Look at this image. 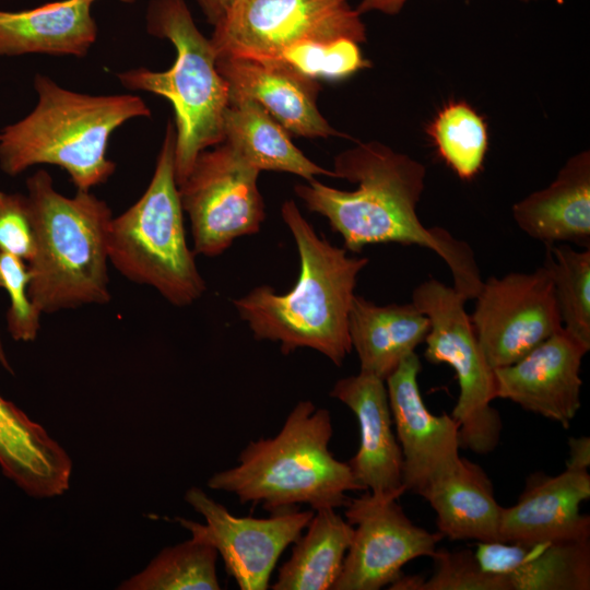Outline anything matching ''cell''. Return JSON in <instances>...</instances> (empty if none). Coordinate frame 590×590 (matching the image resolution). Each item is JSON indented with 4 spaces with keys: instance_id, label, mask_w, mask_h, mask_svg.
Masks as SVG:
<instances>
[{
    "instance_id": "34",
    "label": "cell",
    "mask_w": 590,
    "mask_h": 590,
    "mask_svg": "<svg viewBox=\"0 0 590 590\" xmlns=\"http://www.w3.org/2000/svg\"><path fill=\"white\" fill-rule=\"evenodd\" d=\"M568 447L566 468L588 471L590 467V438L588 436L570 437Z\"/></svg>"
},
{
    "instance_id": "11",
    "label": "cell",
    "mask_w": 590,
    "mask_h": 590,
    "mask_svg": "<svg viewBox=\"0 0 590 590\" xmlns=\"http://www.w3.org/2000/svg\"><path fill=\"white\" fill-rule=\"evenodd\" d=\"M474 299L471 322L494 369L517 362L563 328L545 266L529 273L489 276Z\"/></svg>"
},
{
    "instance_id": "17",
    "label": "cell",
    "mask_w": 590,
    "mask_h": 590,
    "mask_svg": "<svg viewBox=\"0 0 590 590\" xmlns=\"http://www.w3.org/2000/svg\"><path fill=\"white\" fill-rule=\"evenodd\" d=\"M216 69L229 86V97L257 102L291 135L350 138L334 129L321 115L318 81L295 72L279 61L216 57Z\"/></svg>"
},
{
    "instance_id": "21",
    "label": "cell",
    "mask_w": 590,
    "mask_h": 590,
    "mask_svg": "<svg viewBox=\"0 0 590 590\" xmlns=\"http://www.w3.org/2000/svg\"><path fill=\"white\" fill-rule=\"evenodd\" d=\"M92 4L90 0H59L22 11L0 10V57H85L98 32Z\"/></svg>"
},
{
    "instance_id": "18",
    "label": "cell",
    "mask_w": 590,
    "mask_h": 590,
    "mask_svg": "<svg viewBox=\"0 0 590 590\" xmlns=\"http://www.w3.org/2000/svg\"><path fill=\"white\" fill-rule=\"evenodd\" d=\"M329 394L345 404L358 423L359 447L349 462L356 481L365 491L402 496V455L386 381L359 371L339 379Z\"/></svg>"
},
{
    "instance_id": "27",
    "label": "cell",
    "mask_w": 590,
    "mask_h": 590,
    "mask_svg": "<svg viewBox=\"0 0 590 590\" xmlns=\"http://www.w3.org/2000/svg\"><path fill=\"white\" fill-rule=\"evenodd\" d=\"M217 551L194 539L162 550L120 590H219Z\"/></svg>"
},
{
    "instance_id": "38",
    "label": "cell",
    "mask_w": 590,
    "mask_h": 590,
    "mask_svg": "<svg viewBox=\"0 0 590 590\" xmlns=\"http://www.w3.org/2000/svg\"><path fill=\"white\" fill-rule=\"evenodd\" d=\"M90 1L94 2L95 0H90ZM119 1H121L123 3H127V4H131V3L135 2L137 0H119Z\"/></svg>"
},
{
    "instance_id": "22",
    "label": "cell",
    "mask_w": 590,
    "mask_h": 590,
    "mask_svg": "<svg viewBox=\"0 0 590 590\" xmlns=\"http://www.w3.org/2000/svg\"><path fill=\"white\" fill-rule=\"evenodd\" d=\"M0 467L34 498H50L69 488L72 461L38 423L0 396Z\"/></svg>"
},
{
    "instance_id": "23",
    "label": "cell",
    "mask_w": 590,
    "mask_h": 590,
    "mask_svg": "<svg viewBox=\"0 0 590 590\" xmlns=\"http://www.w3.org/2000/svg\"><path fill=\"white\" fill-rule=\"evenodd\" d=\"M429 320L413 302L377 305L355 294L349 333L361 370L384 380L424 342Z\"/></svg>"
},
{
    "instance_id": "29",
    "label": "cell",
    "mask_w": 590,
    "mask_h": 590,
    "mask_svg": "<svg viewBox=\"0 0 590 590\" xmlns=\"http://www.w3.org/2000/svg\"><path fill=\"white\" fill-rule=\"evenodd\" d=\"M439 155L461 178L469 180L482 168L487 150L483 118L467 103L445 105L427 128Z\"/></svg>"
},
{
    "instance_id": "26",
    "label": "cell",
    "mask_w": 590,
    "mask_h": 590,
    "mask_svg": "<svg viewBox=\"0 0 590 590\" xmlns=\"http://www.w3.org/2000/svg\"><path fill=\"white\" fill-rule=\"evenodd\" d=\"M314 511L305 534L279 568L273 590H331L338 580L354 528L334 508Z\"/></svg>"
},
{
    "instance_id": "2",
    "label": "cell",
    "mask_w": 590,
    "mask_h": 590,
    "mask_svg": "<svg viewBox=\"0 0 590 590\" xmlns=\"http://www.w3.org/2000/svg\"><path fill=\"white\" fill-rule=\"evenodd\" d=\"M281 214L299 255L297 282L285 294L257 286L233 304L256 340L280 342L285 355L312 349L341 366L352 351L349 315L368 258L350 257L318 236L293 200L282 204Z\"/></svg>"
},
{
    "instance_id": "10",
    "label": "cell",
    "mask_w": 590,
    "mask_h": 590,
    "mask_svg": "<svg viewBox=\"0 0 590 590\" xmlns=\"http://www.w3.org/2000/svg\"><path fill=\"white\" fill-rule=\"evenodd\" d=\"M259 173L224 141L197 156L178 185L194 253L219 256L236 238L260 231L266 212L257 185Z\"/></svg>"
},
{
    "instance_id": "36",
    "label": "cell",
    "mask_w": 590,
    "mask_h": 590,
    "mask_svg": "<svg viewBox=\"0 0 590 590\" xmlns=\"http://www.w3.org/2000/svg\"><path fill=\"white\" fill-rule=\"evenodd\" d=\"M408 0H361L356 10L363 14L370 11H378L385 14H398Z\"/></svg>"
},
{
    "instance_id": "13",
    "label": "cell",
    "mask_w": 590,
    "mask_h": 590,
    "mask_svg": "<svg viewBox=\"0 0 590 590\" xmlns=\"http://www.w3.org/2000/svg\"><path fill=\"white\" fill-rule=\"evenodd\" d=\"M185 500L202 515L204 523L181 517L175 520L192 539L217 551L241 590L269 588L281 554L300 536L315 512L291 508L269 518L237 517L199 487L189 488Z\"/></svg>"
},
{
    "instance_id": "19",
    "label": "cell",
    "mask_w": 590,
    "mask_h": 590,
    "mask_svg": "<svg viewBox=\"0 0 590 590\" xmlns=\"http://www.w3.org/2000/svg\"><path fill=\"white\" fill-rule=\"evenodd\" d=\"M474 555L484 571L504 576L509 590L590 589V541L477 542Z\"/></svg>"
},
{
    "instance_id": "5",
    "label": "cell",
    "mask_w": 590,
    "mask_h": 590,
    "mask_svg": "<svg viewBox=\"0 0 590 590\" xmlns=\"http://www.w3.org/2000/svg\"><path fill=\"white\" fill-rule=\"evenodd\" d=\"M35 255L27 263L28 295L42 314L110 302L108 235L113 213L90 190L67 197L51 176L37 170L26 180Z\"/></svg>"
},
{
    "instance_id": "39",
    "label": "cell",
    "mask_w": 590,
    "mask_h": 590,
    "mask_svg": "<svg viewBox=\"0 0 590 590\" xmlns=\"http://www.w3.org/2000/svg\"><path fill=\"white\" fill-rule=\"evenodd\" d=\"M521 1H526V2H528V1H532V0H521Z\"/></svg>"
},
{
    "instance_id": "4",
    "label": "cell",
    "mask_w": 590,
    "mask_h": 590,
    "mask_svg": "<svg viewBox=\"0 0 590 590\" xmlns=\"http://www.w3.org/2000/svg\"><path fill=\"white\" fill-rule=\"evenodd\" d=\"M331 414L299 401L280 432L250 441L231 469L214 473L206 485L232 493L241 504H261L273 512L307 504L312 510L344 507L347 492L365 491L349 462L329 449Z\"/></svg>"
},
{
    "instance_id": "25",
    "label": "cell",
    "mask_w": 590,
    "mask_h": 590,
    "mask_svg": "<svg viewBox=\"0 0 590 590\" xmlns=\"http://www.w3.org/2000/svg\"><path fill=\"white\" fill-rule=\"evenodd\" d=\"M223 138L248 164L261 170L284 172L307 181L316 176L334 177L309 160L291 140V134L257 102L229 97L224 114Z\"/></svg>"
},
{
    "instance_id": "9",
    "label": "cell",
    "mask_w": 590,
    "mask_h": 590,
    "mask_svg": "<svg viewBox=\"0 0 590 590\" xmlns=\"http://www.w3.org/2000/svg\"><path fill=\"white\" fill-rule=\"evenodd\" d=\"M361 15L350 0H235L210 40L216 57L273 61L303 42L365 43Z\"/></svg>"
},
{
    "instance_id": "3",
    "label": "cell",
    "mask_w": 590,
    "mask_h": 590,
    "mask_svg": "<svg viewBox=\"0 0 590 590\" xmlns=\"http://www.w3.org/2000/svg\"><path fill=\"white\" fill-rule=\"evenodd\" d=\"M34 88L33 110L0 130V169L9 176L39 164L56 165L78 190H90L115 172L106 155L113 132L131 119L151 116L134 94L79 93L40 73Z\"/></svg>"
},
{
    "instance_id": "16",
    "label": "cell",
    "mask_w": 590,
    "mask_h": 590,
    "mask_svg": "<svg viewBox=\"0 0 590 590\" xmlns=\"http://www.w3.org/2000/svg\"><path fill=\"white\" fill-rule=\"evenodd\" d=\"M589 497L588 471L566 468L554 476L532 473L517 503L502 506L500 540L523 544L590 541V517L580 512Z\"/></svg>"
},
{
    "instance_id": "8",
    "label": "cell",
    "mask_w": 590,
    "mask_h": 590,
    "mask_svg": "<svg viewBox=\"0 0 590 590\" xmlns=\"http://www.w3.org/2000/svg\"><path fill=\"white\" fill-rule=\"evenodd\" d=\"M412 302L429 320L424 357L432 364L449 365L458 380L459 397L451 416L459 425L460 448L477 455L492 452L502 434L495 369L477 341L467 299L452 286L429 278L412 293Z\"/></svg>"
},
{
    "instance_id": "30",
    "label": "cell",
    "mask_w": 590,
    "mask_h": 590,
    "mask_svg": "<svg viewBox=\"0 0 590 590\" xmlns=\"http://www.w3.org/2000/svg\"><path fill=\"white\" fill-rule=\"evenodd\" d=\"M315 81H339L370 67L358 43L341 38L332 42H303L288 47L276 60Z\"/></svg>"
},
{
    "instance_id": "15",
    "label": "cell",
    "mask_w": 590,
    "mask_h": 590,
    "mask_svg": "<svg viewBox=\"0 0 590 590\" xmlns=\"http://www.w3.org/2000/svg\"><path fill=\"white\" fill-rule=\"evenodd\" d=\"M589 350L560 328L517 362L495 368L497 398L568 428L580 409V367Z\"/></svg>"
},
{
    "instance_id": "12",
    "label": "cell",
    "mask_w": 590,
    "mask_h": 590,
    "mask_svg": "<svg viewBox=\"0 0 590 590\" xmlns=\"http://www.w3.org/2000/svg\"><path fill=\"white\" fill-rule=\"evenodd\" d=\"M400 497L369 491L350 497L344 516L354 533L331 590L381 589L402 575L406 563L434 554L444 535L416 526L399 505Z\"/></svg>"
},
{
    "instance_id": "28",
    "label": "cell",
    "mask_w": 590,
    "mask_h": 590,
    "mask_svg": "<svg viewBox=\"0 0 590 590\" xmlns=\"http://www.w3.org/2000/svg\"><path fill=\"white\" fill-rule=\"evenodd\" d=\"M545 246L543 266L552 276L563 328L590 350V248Z\"/></svg>"
},
{
    "instance_id": "37",
    "label": "cell",
    "mask_w": 590,
    "mask_h": 590,
    "mask_svg": "<svg viewBox=\"0 0 590 590\" xmlns=\"http://www.w3.org/2000/svg\"><path fill=\"white\" fill-rule=\"evenodd\" d=\"M0 365L10 374H14V370L8 359V356L5 354V351H4V346H3V343H2V340H1V334H0Z\"/></svg>"
},
{
    "instance_id": "14",
    "label": "cell",
    "mask_w": 590,
    "mask_h": 590,
    "mask_svg": "<svg viewBox=\"0 0 590 590\" xmlns=\"http://www.w3.org/2000/svg\"><path fill=\"white\" fill-rule=\"evenodd\" d=\"M421 361L414 352L386 378L393 428L402 455L405 492L422 496L458 467L459 425L442 413L433 414L418 387Z\"/></svg>"
},
{
    "instance_id": "33",
    "label": "cell",
    "mask_w": 590,
    "mask_h": 590,
    "mask_svg": "<svg viewBox=\"0 0 590 590\" xmlns=\"http://www.w3.org/2000/svg\"><path fill=\"white\" fill-rule=\"evenodd\" d=\"M0 250L27 263L35 255L33 219L25 194L0 190Z\"/></svg>"
},
{
    "instance_id": "1",
    "label": "cell",
    "mask_w": 590,
    "mask_h": 590,
    "mask_svg": "<svg viewBox=\"0 0 590 590\" xmlns=\"http://www.w3.org/2000/svg\"><path fill=\"white\" fill-rule=\"evenodd\" d=\"M332 170L357 188L344 191L314 178L295 185L294 192L328 220L345 249L359 252L388 243L428 248L448 266L452 287L467 300L476 297L483 280L472 248L442 227H426L417 215L426 175L422 163L371 141L337 154Z\"/></svg>"
},
{
    "instance_id": "24",
    "label": "cell",
    "mask_w": 590,
    "mask_h": 590,
    "mask_svg": "<svg viewBox=\"0 0 590 590\" xmlns=\"http://www.w3.org/2000/svg\"><path fill=\"white\" fill-rule=\"evenodd\" d=\"M422 497L436 514L438 532L450 540L502 541V506L485 471L462 458L456 470Z\"/></svg>"
},
{
    "instance_id": "31",
    "label": "cell",
    "mask_w": 590,
    "mask_h": 590,
    "mask_svg": "<svg viewBox=\"0 0 590 590\" xmlns=\"http://www.w3.org/2000/svg\"><path fill=\"white\" fill-rule=\"evenodd\" d=\"M30 272L27 262L17 256L0 250V288L10 299L7 311L8 332L13 340L32 342L40 330L42 312L28 295Z\"/></svg>"
},
{
    "instance_id": "35",
    "label": "cell",
    "mask_w": 590,
    "mask_h": 590,
    "mask_svg": "<svg viewBox=\"0 0 590 590\" xmlns=\"http://www.w3.org/2000/svg\"><path fill=\"white\" fill-rule=\"evenodd\" d=\"M206 22L214 26L229 10L235 0H196Z\"/></svg>"
},
{
    "instance_id": "7",
    "label": "cell",
    "mask_w": 590,
    "mask_h": 590,
    "mask_svg": "<svg viewBox=\"0 0 590 590\" xmlns=\"http://www.w3.org/2000/svg\"><path fill=\"white\" fill-rule=\"evenodd\" d=\"M175 145V126L168 121L146 190L111 220L108 257L126 279L149 285L172 305L184 307L200 298L206 285L187 245Z\"/></svg>"
},
{
    "instance_id": "20",
    "label": "cell",
    "mask_w": 590,
    "mask_h": 590,
    "mask_svg": "<svg viewBox=\"0 0 590 590\" xmlns=\"http://www.w3.org/2000/svg\"><path fill=\"white\" fill-rule=\"evenodd\" d=\"M519 228L545 245L590 248V153L573 155L545 188L512 206Z\"/></svg>"
},
{
    "instance_id": "32",
    "label": "cell",
    "mask_w": 590,
    "mask_h": 590,
    "mask_svg": "<svg viewBox=\"0 0 590 590\" xmlns=\"http://www.w3.org/2000/svg\"><path fill=\"white\" fill-rule=\"evenodd\" d=\"M430 557L434 570L420 590H509L506 578L484 571L471 550L436 548Z\"/></svg>"
},
{
    "instance_id": "6",
    "label": "cell",
    "mask_w": 590,
    "mask_h": 590,
    "mask_svg": "<svg viewBox=\"0 0 590 590\" xmlns=\"http://www.w3.org/2000/svg\"><path fill=\"white\" fill-rule=\"evenodd\" d=\"M145 24L149 34L174 45V63L165 71L131 69L117 73V79L130 91L153 93L172 104L178 186L202 151L223 142L229 86L216 69L210 38L197 27L186 0H151Z\"/></svg>"
}]
</instances>
